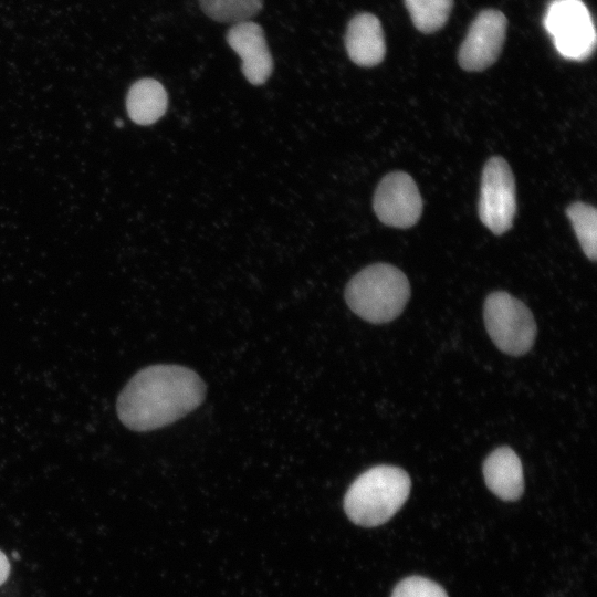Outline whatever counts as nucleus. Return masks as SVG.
Masks as SVG:
<instances>
[{"label": "nucleus", "mask_w": 597, "mask_h": 597, "mask_svg": "<svg viewBox=\"0 0 597 597\" xmlns=\"http://www.w3.org/2000/svg\"><path fill=\"white\" fill-rule=\"evenodd\" d=\"M206 396L200 376L184 366L159 364L137 371L117 397L121 422L130 430L159 429L196 409Z\"/></svg>", "instance_id": "obj_1"}, {"label": "nucleus", "mask_w": 597, "mask_h": 597, "mask_svg": "<svg viewBox=\"0 0 597 597\" xmlns=\"http://www.w3.org/2000/svg\"><path fill=\"white\" fill-rule=\"evenodd\" d=\"M410 486L408 473L400 468H370L348 488L344 510L355 524L368 527L381 525L404 505Z\"/></svg>", "instance_id": "obj_2"}, {"label": "nucleus", "mask_w": 597, "mask_h": 597, "mask_svg": "<svg viewBox=\"0 0 597 597\" xmlns=\"http://www.w3.org/2000/svg\"><path fill=\"white\" fill-rule=\"evenodd\" d=\"M410 296L407 276L387 263L371 264L347 283L345 300L349 308L370 323H387L405 308Z\"/></svg>", "instance_id": "obj_3"}, {"label": "nucleus", "mask_w": 597, "mask_h": 597, "mask_svg": "<svg viewBox=\"0 0 597 597\" xmlns=\"http://www.w3.org/2000/svg\"><path fill=\"white\" fill-rule=\"evenodd\" d=\"M486 331L503 353H527L536 337V324L528 307L506 292L491 293L483 308Z\"/></svg>", "instance_id": "obj_4"}, {"label": "nucleus", "mask_w": 597, "mask_h": 597, "mask_svg": "<svg viewBox=\"0 0 597 597\" xmlns=\"http://www.w3.org/2000/svg\"><path fill=\"white\" fill-rule=\"evenodd\" d=\"M544 25L563 57L583 61L594 52V22L580 0H555L546 12Z\"/></svg>", "instance_id": "obj_5"}, {"label": "nucleus", "mask_w": 597, "mask_h": 597, "mask_svg": "<svg viewBox=\"0 0 597 597\" xmlns=\"http://www.w3.org/2000/svg\"><path fill=\"white\" fill-rule=\"evenodd\" d=\"M479 217L493 233L512 227L516 212L515 182L511 167L502 157L490 158L482 171Z\"/></svg>", "instance_id": "obj_6"}, {"label": "nucleus", "mask_w": 597, "mask_h": 597, "mask_svg": "<svg viewBox=\"0 0 597 597\" xmlns=\"http://www.w3.org/2000/svg\"><path fill=\"white\" fill-rule=\"evenodd\" d=\"M506 29L507 20L501 11H481L472 21L459 48L460 66L469 72H479L491 66L501 54Z\"/></svg>", "instance_id": "obj_7"}, {"label": "nucleus", "mask_w": 597, "mask_h": 597, "mask_svg": "<svg viewBox=\"0 0 597 597\" xmlns=\"http://www.w3.org/2000/svg\"><path fill=\"white\" fill-rule=\"evenodd\" d=\"M374 211L386 226L412 227L422 212V199L413 179L404 171L386 175L374 195Z\"/></svg>", "instance_id": "obj_8"}, {"label": "nucleus", "mask_w": 597, "mask_h": 597, "mask_svg": "<svg viewBox=\"0 0 597 597\" xmlns=\"http://www.w3.org/2000/svg\"><path fill=\"white\" fill-rule=\"evenodd\" d=\"M227 42L241 59V71L251 84L261 85L270 77L273 60L259 24L252 21L233 24Z\"/></svg>", "instance_id": "obj_9"}, {"label": "nucleus", "mask_w": 597, "mask_h": 597, "mask_svg": "<svg viewBox=\"0 0 597 597\" xmlns=\"http://www.w3.org/2000/svg\"><path fill=\"white\" fill-rule=\"evenodd\" d=\"M344 42L349 59L359 66H376L385 57L381 23L369 12L358 13L348 22Z\"/></svg>", "instance_id": "obj_10"}, {"label": "nucleus", "mask_w": 597, "mask_h": 597, "mask_svg": "<svg viewBox=\"0 0 597 597\" xmlns=\"http://www.w3.org/2000/svg\"><path fill=\"white\" fill-rule=\"evenodd\" d=\"M483 476L489 490L504 501H515L524 491L521 460L509 447L498 448L488 455Z\"/></svg>", "instance_id": "obj_11"}, {"label": "nucleus", "mask_w": 597, "mask_h": 597, "mask_svg": "<svg viewBox=\"0 0 597 597\" xmlns=\"http://www.w3.org/2000/svg\"><path fill=\"white\" fill-rule=\"evenodd\" d=\"M168 96L164 86L154 78H143L132 85L126 97V108L133 122L150 125L166 112Z\"/></svg>", "instance_id": "obj_12"}, {"label": "nucleus", "mask_w": 597, "mask_h": 597, "mask_svg": "<svg viewBox=\"0 0 597 597\" xmlns=\"http://www.w3.org/2000/svg\"><path fill=\"white\" fill-rule=\"evenodd\" d=\"M415 28L426 34L439 31L448 21L453 0H404Z\"/></svg>", "instance_id": "obj_13"}, {"label": "nucleus", "mask_w": 597, "mask_h": 597, "mask_svg": "<svg viewBox=\"0 0 597 597\" xmlns=\"http://www.w3.org/2000/svg\"><path fill=\"white\" fill-rule=\"evenodd\" d=\"M210 19L224 23L250 21L262 9L263 0H198Z\"/></svg>", "instance_id": "obj_14"}, {"label": "nucleus", "mask_w": 597, "mask_h": 597, "mask_svg": "<svg viewBox=\"0 0 597 597\" xmlns=\"http://www.w3.org/2000/svg\"><path fill=\"white\" fill-rule=\"evenodd\" d=\"M579 244L588 259L597 256V212L596 209L584 202H574L567 210Z\"/></svg>", "instance_id": "obj_15"}, {"label": "nucleus", "mask_w": 597, "mask_h": 597, "mask_svg": "<svg viewBox=\"0 0 597 597\" xmlns=\"http://www.w3.org/2000/svg\"><path fill=\"white\" fill-rule=\"evenodd\" d=\"M391 597H448L437 583L420 576L402 579L394 589Z\"/></svg>", "instance_id": "obj_16"}, {"label": "nucleus", "mask_w": 597, "mask_h": 597, "mask_svg": "<svg viewBox=\"0 0 597 597\" xmlns=\"http://www.w3.org/2000/svg\"><path fill=\"white\" fill-rule=\"evenodd\" d=\"M10 573V563L2 551H0V585H2Z\"/></svg>", "instance_id": "obj_17"}]
</instances>
